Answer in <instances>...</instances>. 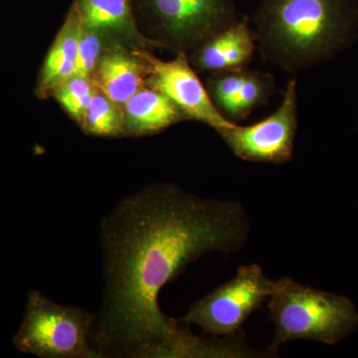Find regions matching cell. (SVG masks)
I'll return each mask as SVG.
<instances>
[{
	"mask_svg": "<svg viewBox=\"0 0 358 358\" xmlns=\"http://www.w3.org/2000/svg\"><path fill=\"white\" fill-rule=\"evenodd\" d=\"M249 232L239 202L201 199L171 183L122 200L101 226L105 287L93 348L103 357H216L217 341L164 315L159 293L204 254L239 251Z\"/></svg>",
	"mask_w": 358,
	"mask_h": 358,
	"instance_id": "6da1fadb",
	"label": "cell"
},
{
	"mask_svg": "<svg viewBox=\"0 0 358 358\" xmlns=\"http://www.w3.org/2000/svg\"><path fill=\"white\" fill-rule=\"evenodd\" d=\"M298 124L296 80L291 78L273 114L251 126L232 124L218 134L239 159L281 164L293 159Z\"/></svg>",
	"mask_w": 358,
	"mask_h": 358,
	"instance_id": "52a82bcc",
	"label": "cell"
},
{
	"mask_svg": "<svg viewBox=\"0 0 358 358\" xmlns=\"http://www.w3.org/2000/svg\"><path fill=\"white\" fill-rule=\"evenodd\" d=\"M275 91V78L270 73L247 71L246 78L228 113L227 120L237 121L248 117L254 110L265 105Z\"/></svg>",
	"mask_w": 358,
	"mask_h": 358,
	"instance_id": "9a60e30c",
	"label": "cell"
},
{
	"mask_svg": "<svg viewBox=\"0 0 358 358\" xmlns=\"http://www.w3.org/2000/svg\"><path fill=\"white\" fill-rule=\"evenodd\" d=\"M138 30L155 49L188 56L240 20L232 0H129Z\"/></svg>",
	"mask_w": 358,
	"mask_h": 358,
	"instance_id": "277c9868",
	"label": "cell"
},
{
	"mask_svg": "<svg viewBox=\"0 0 358 358\" xmlns=\"http://www.w3.org/2000/svg\"><path fill=\"white\" fill-rule=\"evenodd\" d=\"M247 71L248 69L245 68V69L212 73L207 79L205 87L210 96L212 102L226 119L244 83Z\"/></svg>",
	"mask_w": 358,
	"mask_h": 358,
	"instance_id": "e0dca14e",
	"label": "cell"
},
{
	"mask_svg": "<svg viewBox=\"0 0 358 358\" xmlns=\"http://www.w3.org/2000/svg\"><path fill=\"white\" fill-rule=\"evenodd\" d=\"M81 32V20L72 6L40 69L35 89L38 98L52 96L54 90L74 76Z\"/></svg>",
	"mask_w": 358,
	"mask_h": 358,
	"instance_id": "7c38bea8",
	"label": "cell"
},
{
	"mask_svg": "<svg viewBox=\"0 0 358 358\" xmlns=\"http://www.w3.org/2000/svg\"><path fill=\"white\" fill-rule=\"evenodd\" d=\"M147 72L141 50L113 44L103 52L92 79L99 91L122 106L145 86Z\"/></svg>",
	"mask_w": 358,
	"mask_h": 358,
	"instance_id": "8fae6325",
	"label": "cell"
},
{
	"mask_svg": "<svg viewBox=\"0 0 358 358\" xmlns=\"http://www.w3.org/2000/svg\"><path fill=\"white\" fill-rule=\"evenodd\" d=\"M96 87L91 78L73 76L54 90L52 96L81 126Z\"/></svg>",
	"mask_w": 358,
	"mask_h": 358,
	"instance_id": "2e32d148",
	"label": "cell"
},
{
	"mask_svg": "<svg viewBox=\"0 0 358 358\" xmlns=\"http://www.w3.org/2000/svg\"><path fill=\"white\" fill-rule=\"evenodd\" d=\"M124 124L122 106L96 89L80 126L82 129L92 136L117 138L124 136Z\"/></svg>",
	"mask_w": 358,
	"mask_h": 358,
	"instance_id": "5bb4252c",
	"label": "cell"
},
{
	"mask_svg": "<svg viewBox=\"0 0 358 358\" xmlns=\"http://www.w3.org/2000/svg\"><path fill=\"white\" fill-rule=\"evenodd\" d=\"M96 315L66 307L30 291L25 317L13 343L20 352L43 358H101L91 343Z\"/></svg>",
	"mask_w": 358,
	"mask_h": 358,
	"instance_id": "5b68a950",
	"label": "cell"
},
{
	"mask_svg": "<svg viewBox=\"0 0 358 358\" xmlns=\"http://www.w3.org/2000/svg\"><path fill=\"white\" fill-rule=\"evenodd\" d=\"M122 109L124 136H150L185 121V115L166 96L148 86L136 92Z\"/></svg>",
	"mask_w": 358,
	"mask_h": 358,
	"instance_id": "4fadbf2b",
	"label": "cell"
},
{
	"mask_svg": "<svg viewBox=\"0 0 358 358\" xmlns=\"http://www.w3.org/2000/svg\"><path fill=\"white\" fill-rule=\"evenodd\" d=\"M275 286V281L268 279L260 266H240L231 281L197 301L180 322L219 338L235 336L250 315L268 301Z\"/></svg>",
	"mask_w": 358,
	"mask_h": 358,
	"instance_id": "8992f818",
	"label": "cell"
},
{
	"mask_svg": "<svg viewBox=\"0 0 358 358\" xmlns=\"http://www.w3.org/2000/svg\"><path fill=\"white\" fill-rule=\"evenodd\" d=\"M141 55L147 63L145 86L166 96L182 113L185 121L202 122L217 133L234 124L228 121L212 102L187 54L180 52L169 61L157 58L152 50H141Z\"/></svg>",
	"mask_w": 358,
	"mask_h": 358,
	"instance_id": "ba28073f",
	"label": "cell"
},
{
	"mask_svg": "<svg viewBox=\"0 0 358 358\" xmlns=\"http://www.w3.org/2000/svg\"><path fill=\"white\" fill-rule=\"evenodd\" d=\"M110 45L102 35L82 27L74 76L92 79L103 52Z\"/></svg>",
	"mask_w": 358,
	"mask_h": 358,
	"instance_id": "ac0fdd59",
	"label": "cell"
},
{
	"mask_svg": "<svg viewBox=\"0 0 358 358\" xmlns=\"http://www.w3.org/2000/svg\"><path fill=\"white\" fill-rule=\"evenodd\" d=\"M275 326L268 352L277 355L291 341H315L336 345L358 327V310L350 299L301 285L291 278L275 281L267 301Z\"/></svg>",
	"mask_w": 358,
	"mask_h": 358,
	"instance_id": "3957f363",
	"label": "cell"
},
{
	"mask_svg": "<svg viewBox=\"0 0 358 358\" xmlns=\"http://www.w3.org/2000/svg\"><path fill=\"white\" fill-rule=\"evenodd\" d=\"M82 27L99 33L110 44L131 50H154L136 25L129 0H74Z\"/></svg>",
	"mask_w": 358,
	"mask_h": 358,
	"instance_id": "30bf717a",
	"label": "cell"
},
{
	"mask_svg": "<svg viewBox=\"0 0 358 358\" xmlns=\"http://www.w3.org/2000/svg\"><path fill=\"white\" fill-rule=\"evenodd\" d=\"M257 50L256 35L250 18L242 17L207 39L188 57L196 72L212 74L245 69Z\"/></svg>",
	"mask_w": 358,
	"mask_h": 358,
	"instance_id": "9c48e42d",
	"label": "cell"
},
{
	"mask_svg": "<svg viewBox=\"0 0 358 358\" xmlns=\"http://www.w3.org/2000/svg\"><path fill=\"white\" fill-rule=\"evenodd\" d=\"M250 22L261 57L296 74L352 43L358 6L353 0H260Z\"/></svg>",
	"mask_w": 358,
	"mask_h": 358,
	"instance_id": "7a4b0ae2",
	"label": "cell"
}]
</instances>
